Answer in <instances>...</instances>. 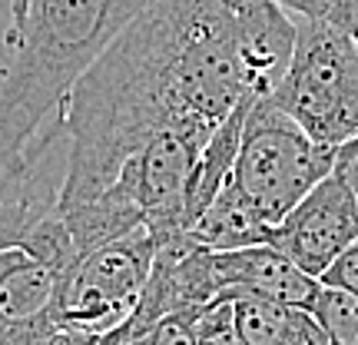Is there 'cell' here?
Masks as SVG:
<instances>
[{"mask_svg":"<svg viewBox=\"0 0 358 345\" xmlns=\"http://www.w3.org/2000/svg\"><path fill=\"white\" fill-rule=\"evenodd\" d=\"M232 34L243 60L245 87L252 97H268L289 70L295 50V13L279 0H226Z\"/></svg>","mask_w":358,"mask_h":345,"instance_id":"8","label":"cell"},{"mask_svg":"<svg viewBox=\"0 0 358 345\" xmlns=\"http://www.w3.org/2000/svg\"><path fill=\"white\" fill-rule=\"evenodd\" d=\"M60 269L27 246L0 249V339L47 316L60 293Z\"/></svg>","mask_w":358,"mask_h":345,"instance_id":"10","label":"cell"},{"mask_svg":"<svg viewBox=\"0 0 358 345\" xmlns=\"http://www.w3.org/2000/svg\"><path fill=\"white\" fill-rule=\"evenodd\" d=\"M192 329H196V345H245L236 329V312H232L229 295H219L216 302L199 309L192 319Z\"/></svg>","mask_w":358,"mask_h":345,"instance_id":"14","label":"cell"},{"mask_svg":"<svg viewBox=\"0 0 358 345\" xmlns=\"http://www.w3.org/2000/svg\"><path fill=\"white\" fill-rule=\"evenodd\" d=\"M358 239V199L345 169L335 163L329 176L315 183L285 216L272 226L268 246L292 259L308 276L322 272Z\"/></svg>","mask_w":358,"mask_h":345,"instance_id":"7","label":"cell"},{"mask_svg":"<svg viewBox=\"0 0 358 345\" xmlns=\"http://www.w3.org/2000/svg\"><path fill=\"white\" fill-rule=\"evenodd\" d=\"M335 24L345 27L352 40L358 43V0H338V10H335Z\"/></svg>","mask_w":358,"mask_h":345,"instance_id":"17","label":"cell"},{"mask_svg":"<svg viewBox=\"0 0 358 345\" xmlns=\"http://www.w3.org/2000/svg\"><path fill=\"white\" fill-rule=\"evenodd\" d=\"M27 7H30V0H10V24H20V20H24Z\"/></svg>","mask_w":358,"mask_h":345,"instance_id":"18","label":"cell"},{"mask_svg":"<svg viewBox=\"0 0 358 345\" xmlns=\"http://www.w3.org/2000/svg\"><path fill=\"white\" fill-rule=\"evenodd\" d=\"M322 286H335V289H345V293L358 295V239L348 246L342 256L335 259L332 266L322 272Z\"/></svg>","mask_w":358,"mask_h":345,"instance_id":"16","label":"cell"},{"mask_svg":"<svg viewBox=\"0 0 358 345\" xmlns=\"http://www.w3.org/2000/svg\"><path fill=\"white\" fill-rule=\"evenodd\" d=\"M209 136L189 129H166L123 163L116 183L140 206L156 246L179 239L186 232V192L196 160Z\"/></svg>","mask_w":358,"mask_h":345,"instance_id":"6","label":"cell"},{"mask_svg":"<svg viewBox=\"0 0 358 345\" xmlns=\"http://www.w3.org/2000/svg\"><path fill=\"white\" fill-rule=\"evenodd\" d=\"M335 163L338 146L312 140L268 97H256L245 113L232 183L275 226L315 183L332 173Z\"/></svg>","mask_w":358,"mask_h":345,"instance_id":"4","label":"cell"},{"mask_svg":"<svg viewBox=\"0 0 358 345\" xmlns=\"http://www.w3.org/2000/svg\"><path fill=\"white\" fill-rule=\"evenodd\" d=\"M252 100H256V97H245V100L213 129V136L206 140L203 153L196 160V169H192V176H189V192H186V230L203 216L206 209H209V203L219 196V190L232 179L236 156H239V143H243L245 113H249Z\"/></svg>","mask_w":358,"mask_h":345,"instance_id":"13","label":"cell"},{"mask_svg":"<svg viewBox=\"0 0 358 345\" xmlns=\"http://www.w3.org/2000/svg\"><path fill=\"white\" fill-rule=\"evenodd\" d=\"M116 332H120L116 345H143V339H127V332H123V329H116Z\"/></svg>","mask_w":358,"mask_h":345,"instance_id":"19","label":"cell"},{"mask_svg":"<svg viewBox=\"0 0 358 345\" xmlns=\"http://www.w3.org/2000/svg\"><path fill=\"white\" fill-rule=\"evenodd\" d=\"M150 0H30L7 30L0 70V167L64 116L87 70Z\"/></svg>","mask_w":358,"mask_h":345,"instance_id":"2","label":"cell"},{"mask_svg":"<svg viewBox=\"0 0 358 345\" xmlns=\"http://www.w3.org/2000/svg\"><path fill=\"white\" fill-rule=\"evenodd\" d=\"M213 269H216L219 295L256 293L266 299L308 309V302L322 289L315 276H308L306 269H299L285 253H279L268 243L213 253Z\"/></svg>","mask_w":358,"mask_h":345,"instance_id":"9","label":"cell"},{"mask_svg":"<svg viewBox=\"0 0 358 345\" xmlns=\"http://www.w3.org/2000/svg\"><path fill=\"white\" fill-rule=\"evenodd\" d=\"M156 262V239L140 223L93 249L60 279L50 316L66 329L106 335L136 312Z\"/></svg>","mask_w":358,"mask_h":345,"instance_id":"5","label":"cell"},{"mask_svg":"<svg viewBox=\"0 0 358 345\" xmlns=\"http://www.w3.org/2000/svg\"><path fill=\"white\" fill-rule=\"evenodd\" d=\"M196 312H169L143 335V345H196Z\"/></svg>","mask_w":358,"mask_h":345,"instance_id":"15","label":"cell"},{"mask_svg":"<svg viewBox=\"0 0 358 345\" xmlns=\"http://www.w3.org/2000/svg\"><path fill=\"white\" fill-rule=\"evenodd\" d=\"M268 232H272V223L259 213L256 203L229 179L219 190L216 199L209 203V209L182 232V239L199 246V249L226 253V249L268 243Z\"/></svg>","mask_w":358,"mask_h":345,"instance_id":"12","label":"cell"},{"mask_svg":"<svg viewBox=\"0 0 358 345\" xmlns=\"http://www.w3.org/2000/svg\"><path fill=\"white\" fill-rule=\"evenodd\" d=\"M229 299L245 345H332L308 309L256 293H236Z\"/></svg>","mask_w":358,"mask_h":345,"instance_id":"11","label":"cell"},{"mask_svg":"<svg viewBox=\"0 0 358 345\" xmlns=\"http://www.w3.org/2000/svg\"><path fill=\"white\" fill-rule=\"evenodd\" d=\"M268 100L312 140L342 146L358 136V43L325 17H295V50Z\"/></svg>","mask_w":358,"mask_h":345,"instance_id":"3","label":"cell"},{"mask_svg":"<svg viewBox=\"0 0 358 345\" xmlns=\"http://www.w3.org/2000/svg\"><path fill=\"white\" fill-rule=\"evenodd\" d=\"M245 97L252 93L226 0H150L66 103V169L57 206L106 192L156 133L213 136Z\"/></svg>","mask_w":358,"mask_h":345,"instance_id":"1","label":"cell"}]
</instances>
